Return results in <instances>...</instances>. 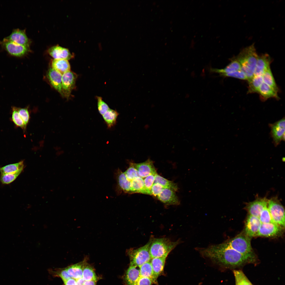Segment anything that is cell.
Instances as JSON below:
<instances>
[{
    "label": "cell",
    "mask_w": 285,
    "mask_h": 285,
    "mask_svg": "<svg viewBox=\"0 0 285 285\" xmlns=\"http://www.w3.org/2000/svg\"><path fill=\"white\" fill-rule=\"evenodd\" d=\"M250 238L241 234L224 242L228 246L244 255L256 257L250 243Z\"/></svg>",
    "instance_id": "4"
},
{
    "label": "cell",
    "mask_w": 285,
    "mask_h": 285,
    "mask_svg": "<svg viewBox=\"0 0 285 285\" xmlns=\"http://www.w3.org/2000/svg\"><path fill=\"white\" fill-rule=\"evenodd\" d=\"M149 253L152 258L167 257L170 253L181 243L179 239L173 241L165 238H154L150 240Z\"/></svg>",
    "instance_id": "3"
},
{
    "label": "cell",
    "mask_w": 285,
    "mask_h": 285,
    "mask_svg": "<svg viewBox=\"0 0 285 285\" xmlns=\"http://www.w3.org/2000/svg\"><path fill=\"white\" fill-rule=\"evenodd\" d=\"M64 283L65 285H77L76 280L73 278H70Z\"/></svg>",
    "instance_id": "46"
},
{
    "label": "cell",
    "mask_w": 285,
    "mask_h": 285,
    "mask_svg": "<svg viewBox=\"0 0 285 285\" xmlns=\"http://www.w3.org/2000/svg\"><path fill=\"white\" fill-rule=\"evenodd\" d=\"M175 192L169 189L164 188L157 196L158 199L167 205H178L180 201Z\"/></svg>",
    "instance_id": "15"
},
{
    "label": "cell",
    "mask_w": 285,
    "mask_h": 285,
    "mask_svg": "<svg viewBox=\"0 0 285 285\" xmlns=\"http://www.w3.org/2000/svg\"><path fill=\"white\" fill-rule=\"evenodd\" d=\"M155 175H149L145 177L144 180L145 188L150 195H151V189L154 183Z\"/></svg>",
    "instance_id": "40"
},
{
    "label": "cell",
    "mask_w": 285,
    "mask_h": 285,
    "mask_svg": "<svg viewBox=\"0 0 285 285\" xmlns=\"http://www.w3.org/2000/svg\"><path fill=\"white\" fill-rule=\"evenodd\" d=\"M22 171L20 170L13 173L1 174L0 177L1 181L3 184H9L13 182Z\"/></svg>",
    "instance_id": "35"
},
{
    "label": "cell",
    "mask_w": 285,
    "mask_h": 285,
    "mask_svg": "<svg viewBox=\"0 0 285 285\" xmlns=\"http://www.w3.org/2000/svg\"><path fill=\"white\" fill-rule=\"evenodd\" d=\"M124 173L127 178L130 181L137 177H140L137 171L131 162L130 163L129 168Z\"/></svg>",
    "instance_id": "37"
},
{
    "label": "cell",
    "mask_w": 285,
    "mask_h": 285,
    "mask_svg": "<svg viewBox=\"0 0 285 285\" xmlns=\"http://www.w3.org/2000/svg\"><path fill=\"white\" fill-rule=\"evenodd\" d=\"M154 282L150 279L140 277L133 285H151Z\"/></svg>",
    "instance_id": "44"
},
{
    "label": "cell",
    "mask_w": 285,
    "mask_h": 285,
    "mask_svg": "<svg viewBox=\"0 0 285 285\" xmlns=\"http://www.w3.org/2000/svg\"><path fill=\"white\" fill-rule=\"evenodd\" d=\"M154 183H157L165 188L170 189L175 192L178 191L179 189L177 184L168 180L156 173L155 175Z\"/></svg>",
    "instance_id": "27"
},
{
    "label": "cell",
    "mask_w": 285,
    "mask_h": 285,
    "mask_svg": "<svg viewBox=\"0 0 285 285\" xmlns=\"http://www.w3.org/2000/svg\"><path fill=\"white\" fill-rule=\"evenodd\" d=\"M3 42V45L7 51L14 56H22L27 53L29 50L28 47L16 44L5 38Z\"/></svg>",
    "instance_id": "13"
},
{
    "label": "cell",
    "mask_w": 285,
    "mask_h": 285,
    "mask_svg": "<svg viewBox=\"0 0 285 285\" xmlns=\"http://www.w3.org/2000/svg\"><path fill=\"white\" fill-rule=\"evenodd\" d=\"M259 218L262 223H275L272 218L267 207H265L262 211Z\"/></svg>",
    "instance_id": "38"
},
{
    "label": "cell",
    "mask_w": 285,
    "mask_h": 285,
    "mask_svg": "<svg viewBox=\"0 0 285 285\" xmlns=\"http://www.w3.org/2000/svg\"><path fill=\"white\" fill-rule=\"evenodd\" d=\"M258 56L253 44L243 49L236 57L241 65L240 70L245 74L248 81L254 76Z\"/></svg>",
    "instance_id": "2"
},
{
    "label": "cell",
    "mask_w": 285,
    "mask_h": 285,
    "mask_svg": "<svg viewBox=\"0 0 285 285\" xmlns=\"http://www.w3.org/2000/svg\"><path fill=\"white\" fill-rule=\"evenodd\" d=\"M49 54L55 59H63L68 60L73 57L66 48L59 45L52 46L48 51Z\"/></svg>",
    "instance_id": "17"
},
{
    "label": "cell",
    "mask_w": 285,
    "mask_h": 285,
    "mask_svg": "<svg viewBox=\"0 0 285 285\" xmlns=\"http://www.w3.org/2000/svg\"><path fill=\"white\" fill-rule=\"evenodd\" d=\"M24 168L23 161L16 163L9 164L0 168L1 174L13 173L20 170H23Z\"/></svg>",
    "instance_id": "31"
},
{
    "label": "cell",
    "mask_w": 285,
    "mask_h": 285,
    "mask_svg": "<svg viewBox=\"0 0 285 285\" xmlns=\"http://www.w3.org/2000/svg\"><path fill=\"white\" fill-rule=\"evenodd\" d=\"M164 188L160 184L157 183H154L151 189V195L157 197L162 192Z\"/></svg>",
    "instance_id": "43"
},
{
    "label": "cell",
    "mask_w": 285,
    "mask_h": 285,
    "mask_svg": "<svg viewBox=\"0 0 285 285\" xmlns=\"http://www.w3.org/2000/svg\"><path fill=\"white\" fill-rule=\"evenodd\" d=\"M64 282L70 278V277L68 274L66 269H65L62 270L59 274Z\"/></svg>",
    "instance_id": "45"
},
{
    "label": "cell",
    "mask_w": 285,
    "mask_h": 285,
    "mask_svg": "<svg viewBox=\"0 0 285 285\" xmlns=\"http://www.w3.org/2000/svg\"><path fill=\"white\" fill-rule=\"evenodd\" d=\"M196 249L202 256L223 269L235 270L247 264L255 263L256 261V257L243 255L224 243L206 248H196Z\"/></svg>",
    "instance_id": "1"
},
{
    "label": "cell",
    "mask_w": 285,
    "mask_h": 285,
    "mask_svg": "<svg viewBox=\"0 0 285 285\" xmlns=\"http://www.w3.org/2000/svg\"><path fill=\"white\" fill-rule=\"evenodd\" d=\"M167 257L163 256L152 258L150 260L154 277L157 279L163 270Z\"/></svg>",
    "instance_id": "22"
},
{
    "label": "cell",
    "mask_w": 285,
    "mask_h": 285,
    "mask_svg": "<svg viewBox=\"0 0 285 285\" xmlns=\"http://www.w3.org/2000/svg\"><path fill=\"white\" fill-rule=\"evenodd\" d=\"M282 228L275 223H262L256 236L271 237L277 236L281 232Z\"/></svg>",
    "instance_id": "10"
},
{
    "label": "cell",
    "mask_w": 285,
    "mask_h": 285,
    "mask_svg": "<svg viewBox=\"0 0 285 285\" xmlns=\"http://www.w3.org/2000/svg\"><path fill=\"white\" fill-rule=\"evenodd\" d=\"M268 200L266 197H257L253 201L246 203L245 208L249 215L259 218L262 211L267 207Z\"/></svg>",
    "instance_id": "8"
},
{
    "label": "cell",
    "mask_w": 285,
    "mask_h": 285,
    "mask_svg": "<svg viewBox=\"0 0 285 285\" xmlns=\"http://www.w3.org/2000/svg\"><path fill=\"white\" fill-rule=\"evenodd\" d=\"M269 125L271 129V136L274 146H277L282 140H285V118L284 117Z\"/></svg>",
    "instance_id": "7"
},
{
    "label": "cell",
    "mask_w": 285,
    "mask_h": 285,
    "mask_svg": "<svg viewBox=\"0 0 285 285\" xmlns=\"http://www.w3.org/2000/svg\"><path fill=\"white\" fill-rule=\"evenodd\" d=\"M264 83L277 92L278 89L275 82L270 67L262 75Z\"/></svg>",
    "instance_id": "34"
},
{
    "label": "cell",
    "mask_w": 285,
    "mask_h": 285,
    "mask_svg": "<svg viewBox=\"0 0 285 285\" xmlns=\"http://www.w3.org/2000/svg\"><path fill=\"white\" fill-rule=\"evenodd\" d=\"M116 175L118 191L130 193L131 181L127 179L124 172L118 169L117 170Z\"/></svg>",
    "instance_id": "20"
},
{
    "label": "cell",
    "mask_w": 285,
    "mask_h": 285,
    "mask_svg": "<svg viewBox=\"0 0 285 285\" xmlns=\"http://www.w3.org/2000/svg\"><path fill=\"white\" fill-rule=\"evenodd\" d=\"M47 76L51 85L63 97L62 86V74L51 68L48 70Z\"/></svg>",
    "instance_id": "14"
},
{
    "label": "cell",
    "mask_w": 285,
    "mask_h": 285,
    "mask_svg": "<svg viewBox=\"0 0 285 285\" xmlns=\"http://www.w3.org/2000/svg\"><path fill=\"white\" fill-rule=\"evenodd\" d=\"M17 110L26 127L30 119V115L28 110L27 108H20L17 109Z\"/></svg>",
    "instance_id": "41"
},
{
    "label": "cell",
    "mask_w": 285,
    "mask_h": 285,
    "mask_svg": "<svg viewBox=\"0 0 285 285\" xmlns=\"http://www.w3.org/2000/svg\"><path fill=\"white\" fill-rule=\"evenodd\" d=\"M267 207L272 218L276 224L282 228L285 227V210L277 197L268 200Z\"/></svg>",
    "instance_id": "6"
},
{
    "label": "cell",
    "mask_w": 285,
    "mask_h": 285,
    "mask_svg": "<svg viewBox=\"0 0 285 285\" xmlns=\"http://www.w3.org/2000/svg\"><path fill=\"white\" fill-rule=\"evenodd\" d=\"M97 97L98 111L100 114L102 115L109 110L110 108L101 97L97 96Z\"/></svg>",
    "instance_id": "39"
},
{
    "label": "cell",
    "mask_w": 285,
    "mask_h": 285,
    "mask_svg": "<svg viewBox=\"0 0 285 285\" xmlns=\"http://www.w3.org/2000/svg\"><path fill=\"white\" fill-rule=\"evenodd\" d=\"M96 281L94 280L85 281L83 285H96Z\"/></svg>",
    "instance_id": "47"
},
{
    "label": "cell",
    "mask_w": 285,
    "mask_h": 285,
    "mask_svg": "<svg viewBox=\"0 0 285 285\" xmlns=\"http://www.w3.org/2000/svg\"><path fill=\"white\" fill-rule=\"evenodd\" d=\"M118 115V113L116 111L110 108L106 112L102 115L103 118L108 128H111L116 124L117 119Z\"/></svg>",
    "instance_id": "29"
},
{
    "label": "cell",
    "mask_w": 285,
    "mask_h": 285,
    "mask_svg": "<svg viewBox=\"0 0 285 285\" xmlns=\"http://www.w3.org/2000/svg\"><path fill=\"white\" fill-rule=\"evenodd\" d=\"M77 285H83L85 281L82 278L76 279Z\"/></svg>",
    "instance_id": "48"
},
{
    "label": "cell",
    "mask_w": 285,
    "mask_h": 285,
    "mask_svg": "<svg viewBox=\"0 0 285 285\" xmlns=\"http://www.w3.org/2000/svg\"><path fill=\"white\" fill-rule=\"evenodd\" d=\"M201 284V283H200L199 284V285H200Z\"/></svg>",
    "instance_id": "49"
},
{
    "label": "cell",
    "mask_w": 285,
    "mask_h": 285,
    "mask_svg": "<svg viewBox=\"0 0 285 285\" xmlns=\"http://www.w3.org/2000/svg\"><path fill=\"white\" fill-rule=\"evenodd\" d=\"M258 93L262 99L264 100L271 98L279 99L277 92L264 82L260 86Z\"/></svg>",
    "instance_id": "23"
},
{
    "label": "cell",
    "mask_w": 285,
    "mask_h": 285,
    "mask_svg": "<svg viewBox=\"0 0 285 285\" xmlns=\"http://www.w3.org/2000/svg\"><path fill=\"white\" fill-rule=\"evenodd\" d=\"M224 77H230L242 80H248L245 74L241 70L228 74L225 75Z\"/></svg>",
    "instance_id": "42"
},
{
    "label": "cell",
    "mask_w": 285,
    "mask_h": 285,
    "mask_svg": "<svg viewBox=\"0 0 285 285\" xmlns=\"http://www.w3.org/2000/svg\"><path fill=\"white\" fill-rule=\"evenodd\" d=\"M270 58L265 54L258 56L254 70V76H262L265 72L270 67Z\"/></svg>",
    "instance_id": "16"
},
{
    "label": "cell",
    "mask_w": 285,
    "mask_h": 285,
    "mask_svg": "<svg viewBox=\"0 0 285 285\" xmlns=\"http://www.w3.org/2000/svg\"><path fill=\"white\" fill-rule=\"evenodd\" d=\"M77 75L70 70L62 75V86L63 97L68 98L75 87Z\"/></svg>",
    "instance_id": "9"
},
{
    "label": "cell",
    "mask_w": 285,
    "mask_h": 285,
    "mask_svg": "<svg viewBox=\"0 0 285 285\" xmlns=\"http://www.w3.org/2000/svg\"><path fill=\"white\" fill-rule=\"evenodd\" d=\"M82 278L85 281L97 280V277L93 268L85 261L83 265Z\"/></svg>",
    "instance_id": "33"
},
{
    "label": "cell",
    "mask_w": 285,
    "mask_h": 285,
    "mask_svg": "<svg viewBox=\"0 0 285 285\" xmlns=\"http://www.w3.org/2000/svg\"><path fill=\"white\" fill-rule=\"evenodd\" d=\"M231 60L230 63L224 68L218 69L211 68L210 69V72L217 73L220 76L224 77L227 74L240 70L241 65L236 58H232Z\"/></svg>",
    "instance_id": "19"
},
{
    "label": "cell",
    "mask_w": 285,
    "mask_h": 285,
    "mask_svg": "<svg viewBox=\"0 0 285 285\" xmlns=\"http://www.w3.org/2000/svg\"><path fill=\"white\" fill-rule=\"evenodd\" d=\"M136 193L149 195L145 188L144 180L140 177L131 181L130 193Z\"/></svg>",
    "instance_id": "24"
},
{
    "label": "cell",
    "mask_w": 285,
    "mask_h": 285,
    "mask_svg": "<svg viewBox=\"0 0 285 285\" xmlns=\"http://www.w3.org/2000/svg\"><path fill=\"white\" fill-rule=\"evenodd\" d=\"M150 240L144 246L137 249L131 248L127 250L130 260V266L139 267L150 262L151 259L149 253Z\"/></svg>",
    "instance_id": "5"
},
{
    "label": "cell",
    "mask_w": 285,
    "mask_h": 285,
    "mask_svg": "<svg viewBox=\"0 0 285 285\" xmlns=\"http://www.w3.org/2000/svg\"><path fill=\"white\" fill-rule=\"evenodd\" d=\"M235 285H253L243 272L240 270H233Z\"/></svg>",
    "instance_id": "32"
},
{
    "label": "cell",
    "mask_w": 285,
    "mask_h": 285,
    "mask_svg": "<svg viewBox=\"0 0 285 285\" xmlns=\"http://www.w3.org/2000/svg\"><path fill=\"white\" fill-rule=\"evenodd\" d=\"M85 261L68 267L66 269L70 277L75 280L82 277L83 265Z\"/></svg>",
    "instance_id": "28"
},
{
    "label": "cell",
    "mask_w": 285,
    "mask_h": 285,
    "mask_svg": "<svg viewBox=\"0 0 285 285\" xmlns=\"http://www.w3.org/2000/svg\"><path fill=\"white\" fill-rule=\"evenodd\" d=\"M52 68L62 75L70 70V64L68 60L65 59H54L52 61Z\"/></svg>",
    "instance_id": "25"
},
{
    "label": "cell",
    "mask_w": 285,
    "mask_h": 285,
    "mask_svg": "<svg viewBox=\"0 0 285 285\" xmlns=\"http://www.w3.org/2000/svg\"><path fill=\"white\" fill-rule=\"evenodd\" d=\"M140 277L148 278L152 280L154 283H156V279L154 276L153 268L150 263L146 262L139 267Z\"/></svg>",
    "instance_id": "26"
},
{
    "label": "cell",
    "mask_w": 285,
    "mask_h": 285,
    "mask_svg": "<svg viewBox=\"0 0 285 285\" xmlns=\"http://www.w3.org/2000/svg\"><path fill=\"white\" fill-rule=\"evenodd\" d=\"M12 118L13 122L17 126L25 129L24 122L20 116L17 109L15 107H13L12 109Z\"/></svg>",
    "instance_id": "36"
},
{
    "label": "cell",
    "mask_w": 285,
    "mask_h": 285,
    "mask_svg": "<svg viewBox=\"0 0 285 285\" xmlns=\"http://www.w3.org/2000/svg\"><path fill=\"white\" fill-rule=\"evenodd\" d=\"M132 163L137 171L139 176L142 178H145L150 174L157 173L153 162L149 159L143 162H132Z\"/></svg>",
    "instance_id": "11"
},
{
    "label": "cell",
    "mask_w": 285,
    "mask_h": 285,
    "mask_svg": "<svg viewBox=\"0 0 285 285\" xmlns=\"http://www.w3.org/2000/svg\"><path fill=\"white\" fill-rule=\"evenodd\" d=\"M140 277L139 267L130 265L126 272L125 280L127 285H133Z\"/></svg>",
    "instance_id": "21"
},
{
    "label": "cell",
    "mask_w": 285,
    "mask_h": 285,
    "mask_svg": "<svg viewBox=\"0 0 285 285\" xmlns=\"http://www.w3.org/2000/svg\"><path fill=\"white\" fill-rule=\"evenodd\" d=\"M248 81V93H258L259 88L263 82L262 76H254Z\"/></svg>",
    "instance_id": "30"
},
{
    "label": "cell",
    "mask_w": 285,
    "mask_h": 285,
    "mask_svg": "<svg viewBox=\"0 0 285 285\" xmlns=\"http://www.w3.org/2000/svg\"><path fill=\"white\" fill-rule=\"evenodd\" d=\"M5 39L18 44L29 47V40L25 32L23 30L19 29H15L9 36Z\"/></svg>",
    "instance_id": "18"
},
{
    "label": "cell",
    "mask_w": 285,
    "mask_h": 285,
    "mask_svg": "<svg viewBox=\"0 0 285 285\" xmlns=\"http://www.w3.org/2000/svg\"><path fill=\"white\" fill-rule=\"evenodd\" d=\"M261 223L259 218L249 215L245 224V233L250 238L256 236Z\"/></svg>",
    "instance_id": "12"
}]
</instances>
